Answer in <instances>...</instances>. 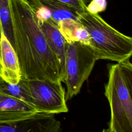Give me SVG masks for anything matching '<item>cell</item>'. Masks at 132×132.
<instances>
[{"instance_id":"obj_1","label":"cell","mask_w":132,"mask_h":132,"mask_svg":"<svg viewBox=\"0 0 132 132\" xmlns=\"http://www.w3.org/2000/svg\"><path fill=\"white\" fill-rule=\"evenodd\" d=\"M14 32L13 48L24 80H63L60 64L39 26L28 0H10Z\"/></svg>"},{"instance_id":"obj_2","label":"cell","mask_w":132,"mask_h":132,"mask_svg":"<svg viewBox=\"0 0 132 132\" xmlns=\"http://www.w3.org/2000/svg\"><path fill=\"white\" fill-rule=\"evenodd\" d=\"M78 21L87 31L89 46L97 60L106 59L120 63L132 55V39L112 27L88 7L79 13Z\"/></svg>"},{"instance_id":"obj_3","label":"cell","mask_w":132,"mask_h":132,"mask_svg":"<svg viewBox=\"0 0 132 132\" xmlns=\"http://www.w3.org/2000/svg\"><path fill=\"white\" fill-rule=\"evenodd\" d=\"M105 95L110 108L112 132H132V65L129 59L108 67Z\"/></svg>"},{"instance_id":"obj_4","label":"cell","mask_w":132,"mask_h":132,"mask_svg":"<svg viewBox=\"0 0 132 132\" xmlns=\"http://www.w3.org/2000/svg\"><path fill=\"white\" fill-rule=\"evenodd\" d=\"M97 60L89 45L79 42H66L64 74L62 81L67 86L66 100L79 92Z\"/></svg>"},{"instance_id":"obj_5","label":"cell","mask_w":132,"mask_h":132,"mask_svg":"<svg viewBox=\"0 0 132 132\" xmlns=\"http://www.w3.org/2000/svg\"><path fill=\"white\" fill-rule=\"evenodd\" d=\"M19 82L27 91L30 103L38 113L55 114L68 111L61 80L21 79Z\"/></svg>"},{"instance_id":"obj_6","label":"cell","mask_w":132,"mask_h":132,"mask_svg":"<svg viewBox=\"0 0 132 132\" xmlns=\"http://www.w3.org/2000/svg\"><path fill=\"white\" fill-rule=\"evenodd\" d=\"M0 132H62L54 114L37 113L26 119L0 123Z\"/></svg>"},{"instance_id":"obj_7","label":"cell","mask_w":132,"mask_h":132,"mask_svg":"<svg viewBox=\"0 0 132 132\" xmlns=\"http://www.w3.org/2000/svg\"><path fill=\"white\" fill-rule=\"evenodd\" d=\"M0 76L6 82L16 84L21 79V72L14 50L4 35L0 40Z\"/></svg>"},{"instance_id":"obj_8","label":"cell","mask_w":132,"mask_h":132,"mask_svg":"<svg viewBox=\"0 0 132 132\" xmlns=\"http://www.w3.org/2000/svg\"><path fill=\"white\" fill-rule=\"evenodd\" d=\"M37 113L30 104L0 92V123L26 119Z\"/></svg>"},{"instance_id":"obj_9","label":"cell","mask_w":132,"mask_h":132,"mask_svg":"<svg viewBox=\"0 0 132 132\" xmlns=\"http://www.w3.org/2000/svg\"><path fill=\"white\" fill-rule=\"evenodd\" d=\"M37 19L51 50L60 64L64 77L66 41L58 26L50 19L37 16Z\"/></svg>"},{"instance_id":"obj_10","label":"cell","mask_w":132,"mask_h":132,"mask_svg":"<svg viewBox=\"0 0 132 132\" xmlns=\"http://www.w3.org/2000/svg\"><path fill=\"white\" fill-rule=\"evenodd\" d=\"M30 3L47 9L50 13V19L57 26L59 23L67 20L78 21L79 13L66 4L51 0H31Z\"/></svg>"},{"instance_id":"obj_11","label":"cell","mask_w":132,"mask_h":132,"mask_svg":"<svg viewBox=\"0 0 132 132\" xmlns=\"http://www.w3.org/2000/svg\"><path fill=\"white\" fill-rule=\"evenodd\" d=\"M58 26L67 42H79L89 45V35L78 21L67 20L59 23Z\"/></svg>"},{"instance_id":"obj_12","label":"cell","mask_w":132,"mask_h":132,"mask_svg":"<svg viewBox=\"0 0 132 132\" xmlns=\"http://www.w3.org/2000/svg\"><path fill=\"white\" fill-rule=\"evenodd\" d=\"M0 20L2 31L13 47L14 32L10 0H0Z\"/></svg>"},{"instance_id":"obj_13","label":"cell","mask_w":132,"mask_h":132,"mask_svg":"<svg viewBox=\"0 0 132 132\" xmlns=\"http://www.w3.org/2000/svg\"><path fill=\"white\" fill-rule=\"evenodd\" d=\"M0 92L25 102L31 105L30 97L27 91L20 82L16 84H9L1 78Z\"/></svg>"},{"instance_id":"obj_14","label":"cell","mask_w":132,"mask_h":132,"mask_svg":"<svg viewBox=\"0 0 132 132\" xmlns=\"http://www.w3.org/2000/svg\"><path fill=\"white\" fill-rule=\"evenodd\" d=\"M58 2L66 4L74 9H75L79 13L85 11L87 7L84 0H51Z\"/></svg>"},{"instance_id":"obj_15","label":"cell","mask_w":132,"mask_h":132,"mask_svg":"<svg viewBox=\"0 0 132 132\" xmlns=\"http://www.w3.org/2000/svg\"><path fill=\"white\" fill-rule=\"evenodd\" d=\"M102 132H112L111 131V130L110 129V128L108 127V128H106V129H104L102 131Z\"/></svg>"},{"instance_id":"obj_16","label":"cell","mask_w":132,"mask_h":132,"mask_svg":"<svg viewBox=\"0 0 132 132\" xmlns=\"http://www.w3.org/2000/svg\"><path fill=\"white\" fill-rule=\"evenodd\" d=\"M2 29L1 22V20H0V40H1V35H2ZM0 78H1V76H0Z\"/></svg>"}]
</instances>
